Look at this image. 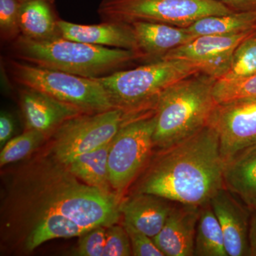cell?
Here are the masks:
<instances>
[{
  "label": "cell",
  "instance_id": "2e32d148",
  "mask_svg": "<svg viewBox=\"0 0 256 256\" xmlns=\"http://www.w3.org/2000/svg\"><path fill=\"white\" fill-rule=\"evenodd\" d=\"M172 208L169 200L146 193H136L120 204L124 222L152 238L164 226Z\"/></svg>",
  "mask_w": 256,
  "mask_h": 256
},
{
  "label": "cell",
  "instance_id": "1f68e13d",
  "mask_svg": "<svg viewBox=\"0 0 256 256\" xmlns=\"http://www.w3.org/2000/svg\"><path fill=\"white\" fill-rule=\"evenodd\" d=\"M236 12H256V0H216Z\"/></svg>",
  "mask_w": 256,
  "mask_h": 256
},
{
  "label": "cell",
  "instance_id": "f1b7e54d",
  "mask_svg": "<svg viewBox=\"0 0 256 256\" xmlns=\"http://www.w3.org/2000/svg\"><path fill=\"white\" fill-rule=\"evenodd\" d=\"M106 226H99L80 236L77 256H102L106 245Z\"/></svg>",
  "mask_w": 256,
  "mask_h": 256
},
{
  "label": "cell",
  "instance_id": "52a82bcc",
  "mask_svg": "<svg viewBox=\"0 0 256 256\" xmlns=\"http://www.w3.org/2000/svg\"><path fill=\"white\" fill-rule=\"evenodd\" d=\"M233 12L216 0H102L98 9L102 22H150L183 28L205 16Z\"/></svg>",
  "mask_w": 256,
  "mask_h": 256
},
{
  "label": "cell",
  "instance_id": "9a60e30c",
  "mask_svg": "<svg viewBox=\"0 0 256 256\" xmlns=\"http://www.w3.org/2000/svg\"><path fill=\"white\" fill-rule=\"evenodd\" d=\"M58 26L60 36L68 40L141 53L132 26L128 24L102 22L99 24L86 25L60 20Z\"/></svg>",
  "mask_w": 256,
  "mask_h": 256
},
{
  "label": "cell",
  "instance_id": "cb8c5ba5",
  "mask_svg": "<svg viewBox=\"0 0 256 256\" xmlns=\"http://www.w3.org/2000/svg\"><path fill=\"white\" fill-rule=\"evenodd\" d=\"M46 136L45 133L35 130H26L23 134L10 140L1 149L2 168L25 159L41 146Z\"/></svg>",
  "mask_w": 256,
  "mask_h": 256
},
{
  "label": "cell",
  "instance_id": "9c48e42d",
  "mask_svg": "<svg viewBox=\"0 0 256 256\" xmlns=\"http://www.w3.org/2000/svg\"><path fill=\"white\" fill-rule=\"evenodd\" d=\"M154 128L153 110L128 121L111 141L109 180L112 191L120 200L150 156Z\"/></svg>",
  "mask_w": 256,
  "mask_h": 256
},
{
  "label": "cell",
  "instance_id": "7a4b0ae2",
  "mask_svg": "<svg viewBox=\"0 0 256 256\" xmlns=\"http://www.w3.org/2000/svg\"><path fill=\"white\" fill-rule=\"evenodd\" d=\"M224 162L218 134L207 126L162 150L136 193L156 195L176 204L204 206L224 188Z\"/></svg>",
  "mask_w": 256,
  "mask_h": 256
},
{
  "label": "cell",
  "instance_id": "5bb4252c",
  "mask_svg": "<svg viewBox=\"0 0 256 256\" xmlns=\"http://www.w3.org/2000/svg\"><path fill=\"white\" fill-rule=\"evenodd\" d=\"M201 206L178 204L164 226L153 238L164 256H194L195 237Z\"/></svg>",
  "mask_w": 256,
  "mask_h": 256
},
{
  "label": "cell",
  "instance_id": "3957f363",
  "mask_svg": "<svg viewBox=\"0 0 256 256\" xmlns=\"http://www.w3.org/2000/svg\"><path fill=\"white\" fill-rule=\"evenodd\" d=\"M12 47L16 60L90 78L106 76L146 58L136 50L96 46L62 36L38 41L20 35Z\"/></svg>",
  "mask_w": 256,
  "mask_h": 256
},
{
  "label": "cell",
  "instance_id": "603a6c76",
  "mask_svg": "<svg viewBox=\"0 0 256 256\" xmlns=\"http://www.w3.org/2000/svg\"><path fill=\"white\" fill-rule=\"evenodd\" d=\"M194 256H228L222 227L210 203L201 206L195 237Z\"/></svg>",
  "mask_w": 256,
  "mask_h": 256
},
{
  "label": "cell",
  "instance_id": "ac0fdd59",
  "mask_svg": "<svg viewBox=\"0 0 256 256\" xmlns=\"http://www.w3.org/2000/svg\"><path fill=\"white\" fill-rule=\"evenodd\" d=\"M224 188L250 210L256 207V144L238 152L224 162Z\"/></svg>",
  "mask_w": 256,
  "mask_h": 256
},
{
  "label": "cell",
  "instance_id": "4fadbf2b",
  "mask_svg": "<svg viewBox=\"0 0 256 256\" xmlns=\"http://www.w3.org/2000/svg\"><path fill=\"white\" fill-rule=\"evenodd\" d=\"M20 100L26 130H35L47 136L68 119L84 114L76 108L28 88L22 89Z\"/></svg>",
  "mask_w": 256,
  "mask_h": 256
},
{
  "label": "cell",
  "instance_id": "ffe728a7",
  "mask_svg": "<svg viewBox=\"0 0 256 256\" xmlns=\"http://www.w3.org/2000/svg\"><path fill=\"white\" fill-rule=\"evenodd\" d=\"M90 229L56 214L44 217L30 227L20 236V242L25 252H31L48 240L80 236Z\"/></svg>",
  "mask_w": 256,
  "mask_h": 256
},
{
  "label": "cell",
  "instance_id": "484cf974",
  "mask_svg": "<svg viewBox=\"0 0 256 256\" xmlns=\"http://www.w3.org/2000/svg\"><path fill=\"white\" fill-rule=\"evenodd\" d=\"M214 96L217 104L242 98L256 97V74L234 80L216 79Z\"/></svg>",
  "mask_w": 256,
  "mask_h": 256
},
{
  "label": "cell",
  "instance_id": "30bf717a",
  "mask_svg": "<svg viewBox=\"0 0 256 256\" xmlns=\"http://www.w3.org/2000/svg\"><path fill=\"white\" fill-rule=\"evenodd\" d=\"M208 126L218 134L224 161L256 144V97L217 104Z\"/></svg>",
  "mask_w": 256,
  "mask_h": 256
},
{
  "label": "cell",
  "instance_id": "e0dca14e",
  "mask_svg": "<svg viewBox=\"0 0 256 256\" xmlns=\"http://www.w3.org/2000/svg\"><path fill=\"white\" fill-rule=\"evenodd\" d=\"M132 26L138 47L146 58L160 60L178 46L196 38L186 30L166 24L134 22Z\"/></svg>",
  "mask_w": 256,
  "mask_h": 256
},
{
  "label": "cell",
  "instance_id": "d6986e66",
  "mask_svg": "<svg viewBox=\"0 0 256 256\" xmlns=\"http://www.w3.org/2000/svg\"><path fill=\"white\" fill-rule=\"evenodd\" d=\"M54 0H28L21 3L18 24L21 35L34 40L60 36Z\"/></svg>",
  "mask_w": 256,
  "mask_h": 256
},
{
  "label": "cell",
  "instance_id": "277c9868",
  "mask_svg": "<svg viewBox=\"0 0 256 256\" xmlns=\"http://www.w3.org/2000/svg\"><path fill=\"white\" fill-rule=\"evenodd\" d=\"M216 80L207 74H197L160 94L154 108V148L168 149L208 126L217 104L214 96Z\"/></svg>",
  "mask_w": 256,
  "mask_h": 256
},
{
  "label": "cell",
  "instance_id": "836d02e7",
  "mask_svg": "<svg viewBox=\"0 0 256 256\" xmlns=\"http://www.w3.org/2000/svg\"><path fill=\"white\" fill-rule=\"evenodd\" d=\"M20 3L28 1V0H18Z\"/></svg>",
  "mask_w": 256,
  "mask_h": 256
},
{
  "label": "cell",
  "instance_id": "4316f807",
  "mask_svg": "<svg viewBox=\"0 0 256 256\" xmlns=\"http://www.w3.org/2000/svg\"><path fill=\"white\" fill-rule=\"evenodd\" d=\"M18 0H0V34L2 41L14 42L21 35Z\"/></svg>",
  "mask_w": 256,
  "mask_h": 256
},
{
  "label": "cell",
  "instance_id": "4dcf8cb0",
  "mask_svg": "<svg viewBox=\"0 0 256 256\" xmlns=\"http://www.w3.org/2000/svg\"><path fill=\"white\" fill-rule=\"evenodd\" d=\"M15 122L12 116L6 112H2L0 116V148H3L10 140L12 139L15 132Z\"/></svg>",
  "mask_w": 256,
  "mask_h": 256
},
{
  "label": "cell",
  "instance_id": "d4e9b609",
  "mask_svg": "<svg viewBox=\"0 0 256 256\" xmlns=\"http://www.w3.org/2000/svg\"><path fill=\"white\" fill-rule=\"evenodd\" d=\"M256 74V30L246 37L234 52L228 72L222 78L234 80Z\"/></svg>",
  "mask_w": 256,
  "mask_h": 256
},
{
  "label": "cell",
  "instance_id": "8fae6325",
  "mask_svg": "<svg viewBox=\"0 0 256 256\" xmlns=\"http://www.w3.org/2000/svg\"><path fill=\"white\" fill-rule=\"evenodd\" d=\"M256 30L234 34L197 36L188 44L170 50L160 60H184L198 62L204 66L207 75L220 78L228 72L236 47Z\"/></svg>",
  "mask_w": 256,
  "mask_h": 256
},
{
  "label": "cell",
  "instance_id": "e575fe53",
  "mask_svg": "<svg viewBox=\"0 0 256 256\" xmlns=\"http://www.w3.org/2000/svg\"></svg>",
  "mask_w": 256,
  "mask_h": 256
},
{
  "label": "cell",
  "instance_id": "6da1fadb",
  "mask_svg": "<svg viewBox=\"0 0 256 256\" xmlns=\"http://www.w3.org/2000/svg\"><path fill=\"white\" fill-rule=\"evenodd\" d=\"M14 182L8 226L20 236L44 217L62 214L87 228L117 224L122 200L80 182L48 154L32 162Z\"/></svg>",
  "mask_w": 256,
  "mask_h": 256
},
{
  "label": "cell",
  "instance_id": "d6a6232c",
  "mask_svg": "<svg viewBox=\"0 0 256 256\" xmlns=\"http://www.w3.org/2000/svg\"><path fill=\"white\" fill-rule=\"evenodd\" d=\"M249 245L250 256H256V208L250 210Z\"/></svg>",
  "mask_w": 256,
  "mask_h": 256
},
{
  "label": "cell",
  "instance_id": "ba28073f",
  "mask_svg": "<svg viewBox=\"0 0 256 256\" xmlns=\"http://www.w3.org/2000/svg\"><path fill=\"white\" fill-rule=\"evenodd\" d=\"M146 114H129L114 108L97 114H79L53 132L48 154L62 164H68L76 156L111 142L128 121Z\"/></svg>",
  "mask_w": 256,
  "mask_h": 256
},
{
  "label": "cell",
  "instance_id": "44dd1931",
  "mask_svg": "<svg viewBox=\"0 0 256 256\" xmlns=\"http://www.w3.org/2000/svg\"><path fill=\"white\" fill-rule=\"evenodd\" d=\"M110 142L76 156L65 165L66 168L76 178L89 186L114 193L109 180L108 154Z\"/></svg>",
  "mask_w": 256,
  "mask_h": 256
},
{
  "label": "cell",
  "instance_id": "f546056e",
  "mask_svg": "<svg viewBox=\"0 0 256 256\" xmlns=\"http://www.w3.org/2000/svg\"><path fill=\"white\" fill-rule=\"evenodd\" d=\"M124 226L129 236L132 256H164L156 246L152 238L126 222H124Z\"/></svg>",
  "mask_w": 256,
  "mask_h": 256
},
{
  "label": "cell",
  "instance_id": "7402d4cb",
  "mask_svg": "<svg viewBox=\"0 0 256 256\" xmlns=\"http://www.w3.org/2000/svg\"><path fill=\"white\" fill-rule=\"evenodd\" d=\"M194 37L228 35L256 30V12H235L212 15L197 20L186 28Z\"/></svg>",
  "mask_w": 256,
  "mask_h": 256
},
{
  "label": "cell",
  "instance_id": "5b68a950",
  "mask_svg": "<svg viewBox=\"0 0 256 256\" xmlns=\"http://www.w3.org/2000/svg\"><path fill=\"white\" fill-rule=\"evenodd\" d=\"M200 73L205 74V68L198 62L162 58L97 79L114 107L140 114L154 110L160 94L170 86Z\"/></svg>",
  "mask_w": 256,
  "mask_h": 256
},
{
  "label": "cell",
  "instance_id": "83f0119b",
  "mask_svg": "<svg viewBox=\"0 0 256 256\" xmlns=\"http://www.w3.org/2000/svg\"><path fill=\"white\" fill-rule=\"evenodd\" d=\"M132 256L129 236L124 226L112 224L106 227V245L102 256Z\"/></svg>",
  "mask_w": 256,
  "mask_h": 256
},
{
  "label": "cell",
  "instance_id": "7c38bea8",
  "mask_svg": "<svg viewBox=\"0 0 256 256\" xmlns=\"http://www.w3.org/2000/svg\"><path fill=\"white\" fill-rule=\"evenodd\" d=\"M210 203L222 227L227 255L250 256V208L237 201L225 188H220Z\"/></svg>",
  "mask_w": 256,
  "mask_h": 256
},
{
  "label": "cell",
  "instance_id": "8992f818",
  "mask_svg": "<svg viewBox=\"0 0 256 256\" xmlns=\"http://www.w3.org/2000/svg\"><path fill=\"white\" fill-rule=\"evenodd\" d=\"M8 64L10 75L16 84L46 94L84 114H97L116 108L97 78L42 68L18 60H10Z\"/></svg>",
  "mask_w": 256,
  "mask_h": 256
}]
</instances>
